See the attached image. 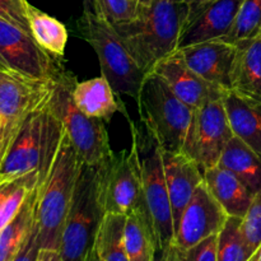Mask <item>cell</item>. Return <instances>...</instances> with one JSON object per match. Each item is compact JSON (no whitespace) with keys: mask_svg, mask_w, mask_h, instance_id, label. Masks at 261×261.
Returning <instances> with one entry per match:
<instances>
[{"mask_svg":"<svg viewBox=\"0 0 261 261\" xmlns=\"http://www.w3.org/2000/svg\"><path fill=\"white\" fill-rule=\"evenodd\" d=\"M28 23L31 36L37 45L53 58L58 60L63 58L68 43V30L65 25L31 4L28 8Z\"/></svg>","mask_w":261,"mask_h":261,"instance_id":"obj_24","label":"cell"},{"mask_svg":"<svg viewBox=\"0 0 261 261\" xmlns=\"http://www.w3.org/2000/svg\"><path fill=\"white\" fill-rule=\"evenodd\" d=\"M227 218V213L205 184H200L181 214L175 229V245L182 251L191 249L203 240L218 234Z\"/></svg>","mask_w":261,"mask_h":261,"instance_id":"obj_13","label":"cell"},{"mask_svg":"<svg viewBox=\"0 0 261 261\" xmlns=\"http://www.w3.org/2000/svg\"><path fill=\"white\" fill-rule=\"evenodd\" d=\"M37 261H64L59 250L41 249L38 254Z\"/></svg>","mask_w":261,"mask_h":261,"instance_id":"obj_36","label":"cell"},{"mask_svg":"<svg viewBox=\"0 0 261 261\" xmlns=\"http://www.w3.org/2000/svg\"><path fill=\"white\" fill-rule=\"evenodd\" d=\"M261 36V0H244L226 40L240 42Z\"/></svg>","mask_w":261,"mask_h":261,"instance_id":"obj_29","label":"cell"},{"mask_svg":"<svg viewBox=\"0 0 261 261\" xmlns=\"http://www.w3.org/2000/svg\"><path fill=\"white\" fill-rule=\"evenodd\" d=\"M204 184L228 217L242 218L254 199L237 176L218 165L204 171Z\"/></svg>","mask_w":261,"mask_h":261,"instance_id":"obj_19","label":"cell"},{"mask_svg":"<svg viewBox=\"0 0 261 261\" xmlns=\"http://www.w3.org/2000/svg\"><path fill=\"white\" fill-rule=\"evenodd\" d=\"M233 138L222 97L194 110L182 152L204 171L218 165L227 143Z\"/></svg>","mask_w":261,"mask_h":261,"instance_id":"obj_11","label":"cell"},{"mask_svg":"<svg viewBox=\"0 0 261 261\" xmlns=\"http://www.w3.org/2000/svg\"><path fill=\"white\" fill-rule=\"evenodd\" d=\"M63 135V126L48 107V101L37 107L22 125L0 165V185L35 171L42 182Z\"/></svg>","mask_w":261,"mask_h":261,"instance_id":"obj_3","label":"cell"},{"mask_svg":"<svg viewBox=\"0 0 261 261\" xmlns=\"http://www.w3.org/2000/svg\"><path fill=\"white\" fill-rule=\"evenodd\" d=\"M75 83L71 73L65 71L54 84L48 107L60 121L82 162L88 166H102L114 154L106 125L103 120L89 117L75 106L71 94Z\"/></svg>","mask_w":261,"mask_h":261,"instance_id":"obj_8","label":"cell"},{"mask_svg":"<svg viewBox=\"0 0 261 261\" xmlns=\"http://www.w3.org/2000/svg\"><path fill=\"white\" fill-rule=\"evenodd\" d=\"M125 249L129 261H154L157 254L154 234L144 205L126 216Z\"/></svg>","mask_w":261,"mask_h":261,"instance_id":"obj_23","label":"cell"},{"mask_svg":"<svg viewBox=\"0 0 261 261\" xmlns=\"http://www.w3.org/2000/svg\"><path fill=\"white\" fill-rule=\"evenodd\" d=\"M140 122L157 139L162 150H184L194 110L181 101L157 74H145L137 97Z\"/></svg>","mask_w":261,"mask_h":261,"instance_id":"obj_7","label":"cell"},{"mask_svg":"<svg viewBox=\"0 0 261 261\" xmlns=\"http://www.w3.org/2000/svg\"><path fill=\"white\" fill-rule=\"evenodd\" d=\"M244 0H211L190 8L178 50L205 41L226 38Z\"/></svg>","mask_w":261,"mask_h":261,"instance_id":"obj_14","label":"cell"},{"mask_svg":"<svg viewBox=\"0 0 261 261\" xmlns=\"http://www.w3.org/2000/svg\"><path fill=\"white\" fill-rule=\"evenodd\" d=\"M189 12L190 7L181 0H144L134 19L114 27L140 68L149 73L178 50Z\"/></svg>","mask_w":261,"mask_h":261,"instance_id":"obj_1","label":"cell"},{"mask_svg":"<svg viewBox=\"0 0 261 261\" xmlns=\"http://www.w3.org/2000/svg\"><path fill=\"white\" fill-rule=\"evenodd\" d=\"M241 232L247 246L255 254L261 246V191L255 194L246 214L241 218Z\"/></svg>","mask_w":261,"mask_h":261,"instance_id":"obj_30","label":"cell"},{"mask_svg":"<svg viewBox=\"0 0 261 261\" xmlns=\"http://www.w3.org/2000/svg\"><path fill=\"white\" fill-rule=\"evenodd\" d=\"M73 101L75 106L93 119L109 121L120 110L116 93L103 75L76 82L73 87Z\"/></svg>","mask_w":261,"mask_h":261,"instance_id":"obj_21","label":"cell"},{"mask_svg":"<svg viewBox=\"0 0 261 261\" xmlns=\"http://www.w3.org/2000/svg\"><path fill=\"white\" fill-rule=\"evenodd\" d=\"M37 189L32 191L20 206L17 216L0 229V261H12L19 251L36 219Z\"/></svg>","mask_w":261,"mask_h":261,"instance_id":"obj_25","label":"cell"},{"mask_svg":"<svg viewBox=\"0 0 261 261\" xmlns=\"http://www.w3.org/2000/svg\"><path fill=\"white\" fill-rule=\"evenodd\" d=\"M101 194L105 212L127 216L144 205L142 170L138 148L114 153L101 166Z\"/></svg>","mask_w":261,"mask_h":261,"instance_id":"obj_10","label":"cell"},{"mask_svg":"<svg viewBox=\"0 0 261 261\" xmlns=\"http://www.w3.org/2000/svg\"><path fill=\"white\" fill-rule=\"evenodd\" d=\"M96 261H99V260H98V257H97V259H96Z\"/></svg>","mask_w":261,"mask_h":261,"instance_id":"obj_40","label":"cell"},{"mask_svg":"<svg viewBox=\"0 0 261 261\" xmlns=\"http://www.w3.org/2000/svg\"><path fill=\"white\" fill-rule=\"evenodd\" d=\"M236 43L226 40L205 41L180 48V54L199 76L221 91L231 89V73L236 56Z\"/></svg>","mask_w":261,"mask_h":261,"instance_id":"obj_15","label":"cell"},{"mask_svg":"<svg viewBox=\"0 0 261 261\" xmlns=\"http://www.w3.org/2000/svg\"><path fill=\"white\" fill-rule=\"evenodd\" d=\"M162 157L176 229L184 209L193 198L198 186L204 182V172L198 163L184 152L170 153L162 150Z\"/></svg>","mask_w":261,"mask_h":261,"instance_id":"obj_17","label":"cell"},{"mask_svg":"<svg viewBox=\"0 0 261 261\" xmlns=\"http://www.w3.org/2000/svg\"><path fill=\"white\" fill-rule=\"evenodd\" d=\"M231 89L261 102V36L236 42Z\"/></svg>","mask_w":261,"mask_h":261,"instance_id":"obj_20","label":"cell"},{"mask_svg":"<svg viewBox=\"0 0 261 261\" xmlns=\"http://www.w3.org/2000/svg\"><path fill=\"white\" fill-rule=\"evenodd\" d=\"M218 261H249L254 252L250 250L241 232V218L228 217L218 233Z\"/></svg>","mask_w":261,"mask_h":261,"instance_id":"obj_28","label":"cell"},{"mask_svg":"<svg viewBox=\"0 0 261 261\" xmlns=\"http://www.w3.org/2000/svg\"><path fill=\"white\" fill-rule=\"evenodd\" d=\"M55 83L32 81L0 69V134L17 135L27 117L48 101Z\"/></svg>","mask_w":261,"mask_h":261,"instance_id":"obj_12","label":"cell"},{"mask_svg":"<svg viewBox=\"0 0 261 261\" xmlns=\"http://www.w3.org/2000/svg\"><path fill=\"white\" fill-rule=\"evenodd\" d=\"M134 2H137V3H139V4H140V3H142V2H144V0H134Z\"/></svg>","mask_w":261,"mask_h":261,"instance_id":"obj_39","label":"cell"},{"mask_svg":"<svg viewBox=\"0 0 261 261\" xmlns=\"http://www.w3.org/2000/svg\"><path fill=\"white\" fill-rule=\"evenodd\" d=\"M96 9L112 24L129 22L137 17L139 3L134 0H92Z\"/></svg>","mask_w":261,"mask_h":261,"instance_id":"obj_31","label":"cell"},{"mask_svg":"<svg viewBox=\"0 0 261 261\" xmlns=\"http://www.w3.org/2000/svg\"><path fill=\"white\" fill-rule=\"evenodd\" d=\"M222 102L233 137L261 155V102L227 89Z\"/></svg>","mask_w":261,"mask_h":261,"instance_id":"obj_18","label":"cell"},{"mask_svg":"<svg viewBox=\"0 0 261 261\" xmlns=\"http://www.w3.org/2000/svg\"><path fill=\"white\" fill-rule=\"evenodd\" d=\"M105 214L101 166L83 165L61 233L59 252L64 261H96L97 239Z\"/></svg>","mask_w":261,"mask_h":261,"instance_id":"obj_4","label":"cell"},{"mask_svg":"<svg viewBox=\"0 0 261 261\" xmlns=\"http://www.w3.org/2000/svg\"><path fill=\"white\" fill-rule=\"evenodd\" d=\"M249 261H261V246L256 250V251H255V254L252 255L251 259Z\"/></svg>","mask_w":261,"mask_h":261,"instance_id":"obj_38","label":"cell"},{"mask_svg":"<svg viewBox=\"0 0 261 261\" xmlns=\"http://www.w3.org/2000/svg\"><path fill=\"white\" fill-rule=\"evenodd\" d=\"M126 216L106 213L97 239V257L99 261H129L125 249Z\"/></svg>","mask_w":261,"mask_h":261,"instance_id":"obj_26","label":"cell"},{"mask_svg":"<svg viewBox=\"0 0 261 261\" xmlns=\"http://www.w3.org/2000/svg\"><path fill=\"white\" fill-rule=\"evenodd\" d=\"M218 166L231 171L254 195L261 191V155L236 137L227 143Z\"/></svg>","mask_w":261,"mask_h":261,"instance_id":"obj_22","label":"cell"},{"mask_svg":"<svg viewBox=\"0 0 261 261\" xmlns=\"http://www.w3.org/2000/svg\"><path fill=\"white\" fill-rule=\"evenodd\" d=\"M154 261H188L186 260L185 251L176 246L175 244L170 247V249L165 250V251H160L155 254Z\"/></svg>","mask_w":261,"mask_h":261,"instance_id":"obj_35","label":"cell"},{"mask_svg":"<svg viewBox=\"0 0 261 261\" xmlns=\"http://www.w3.org/2000/svg\"><path fill=\"white\" fill-rule=\"evenodd\" d=\"M181 2L185 3V4H188L190 8H193V7H196V5L203 4V3L211 2V0H181Z\"/></svg>","mask_w":261,"mask_h":261,"instance_id":"obj_37","label":"cell"},{"mask_svg":"<svg viewBox=\"0 0 261 261\" xmlns=\"http://www.w3.org/2000/svg\"><path fill=\"white\" fill-rule=\"evenodd\" d=\"M38 185L40 178L37 171L0 185V229L17 216L25 199Z\"/></svg>","mask_w":261,"mask_h":261,"instance_id":"obj_27","label":"cell"},{"mask_svg":"<svg viewBox=\"0 0 261 261\" xmlns=\"http://www.w3.org/2000/svg\"><path fill=\"white\" fill-rule=\"evenodd\" d=\"M127 121L132 130V142L139 153L144 208L154 234L157 252L165 251L175 244V226L166 184L162 148L142 122L137 126L130 119Z\"/></svg>","mask_w":261,"mask_h":261,"instance_id":"obj_6","label":"cell"},{"mask_svg":"<svg viewBox=\"0 0 261 261\" xmlns=\"http://www.w3.org/2000/svg\"><path fill=\"white\" fill-rule=\"evenodd\" d=\"M28 8L30 3L27 0H0V19L13 23L30 32Z\"/></svg>","mask_w":261,"mask_h":261,"instance_id":"obj_32","label":"cell"},{"mask_svg":"<svg viewBox=\"0 0 261 261\" xmlns=\"http://www.w3.org/2000/svg\"><path fill=\"white\" fill-rule=\"evenodd\" d=\"M217 245H218V234L203 240L191 249L186 250V260L188 261H218L217 255Z\"/></svg>","mask_w":261,"mask_h":261,"instance_id":"obj_33","label":"cell"},{"mask_svg":"<svg viewBox=\"0 0 261 261\" xmlns=\"http://www.w3.org/2000/svg\"><path fill=\"white\" fill-rule=\"evenodd\" d=\"M84 163L64 132L55 158L38 185L36 223L41 249L59 250L66 217Z\"/></svg>","mask_w":261,"mask_h":261,"instance_id":"obj_2","label":"cell"},{"mask_svg":"<svg viewBox=\"0 0 261 261\" xmlns=\"http://www.w3.org/2000/svg\"><path fill=\"white\" fill-rule=\"evenodd\" d=\"M0 69L38 82H58L65 73L58 59L37 45L31 33L0 19Z\"/></svg>","mask_w":261,"mask_h":261,"instance_id":"obj_9","label":"cell"},{"mask_svg":"<svg viewBox=\"0 0 261 261\" xmlns=\"http://www.w3.org/2000/svg\"><path fill=\"white\" fill-rule=\"evenodd\" d=\"M82 31L98 58L102 75L115 93L137 99L147 73L129 53L114 24L96 9L92 0H86L84 4Z\"/></svg>","mask_w":261,"mask_h":261,"instance_id":"obj_5","label":"cell"},{"mask_svg":"<svg viewBox=\"0 0 261 261\" xmlns=\"http://www.w3.org/2000/svg\"><path fill=\"white\" fill-rule=\"evenodd\" d=\"M150 71L161 76L173 93L193 110L199 109L209 99L222 97L224 92L199 76L178 50L158 61Z\"/></svg>","mask_w":261,"mask_h":261,"instance_id":"obj_16","label":"cell"},{"mask_svg":"<svg viewBox=\"0 0 261 261\" xmlns=\"http://www.w3.org/2000/svg\"><path fill=\"white\" fill-rule=\"evenodd\" d=\"M40 241H38V227L37 223H33L32 228L28 232L27 237L23 241L19 251L12 261H37L38 254H40Z\"/></svg>","mask_w":261,"mask_h":261,"instance_id":"obj_34","label":"cell"}]
</instances>
